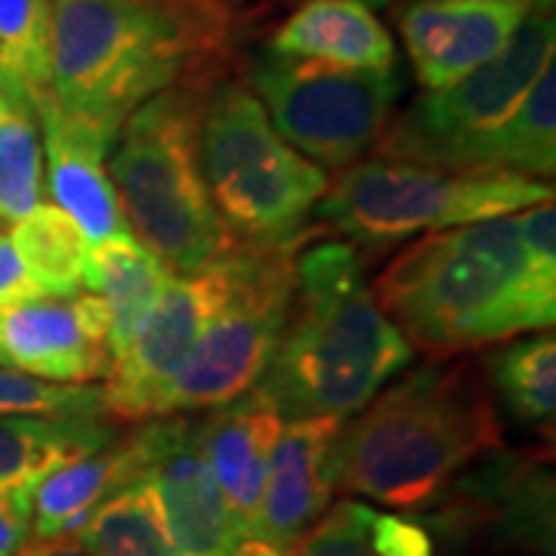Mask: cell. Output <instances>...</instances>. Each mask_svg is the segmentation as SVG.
Segmentation results:
<instances>
[{
    "label": "cell",
    "instance_id": "34",
    "mask_svg": "<svg viewBox=\"0 0 556 556\" xmlns=\"http://www.w3.org/2000/svg\"><path fill=\"white\" fill-rule=\"evenodd\" d=\"M362 3H368V7L375 10V7H390L393 0H362Z\"/></svg>",
    "mask_w": 556,
    "mask_h": 556
},
{
    "label": "cell",
    "instance_id": "8",
    "mask_svg": "<svg viewBox=\"0 0 556 556\" xmlns=\"http://www.w3.org/2000/svg\"><path fill=\"white\" fill-rule=\"evenodd\" d=\"M300 244L306 241H232L229 298L201 331L174 378L164 383L149 420L214 412L257 387L276 356L278 338L291 313Z\"/></svg>",
    "mask_w": 556,
    "mask_h": 556
},
{
    "label": "cell",
    "instance_id": "32",
    "mask_svg": "<svg viewBox=\"0 0 556 556\" xmlns=\"http://www.w3.org/2000/svg\"><path fill=\"white\" fill-rule=\"evenodd\" d=\"M38 298V288L22 266L20 254L13 248L10 229H0V306H10L16 300Z\"/></svg>",
    "mask_w": 556,
    "mask_h": 556
},
{
    "label": "cell",
    "instance_id": "21",
    "mask_svg": "<svg viewBox=\"0 0 556 556\" xmlns=\"http://www.w3.org/2000/svg\"><path fill=\"white\" fill-rule=\"evenodd\" d=\"M291 556H439V551L420 519L343 497L300 538Z\"/></svg>",
    "mask_w": 556,
    "mask_h": 556
},
{
    "label": "cell",
    "instance_id": "26",
    "mask_svg": "<svg viewBox=\"0 0 556 556\" xmlns=\"http://www.w3.org/2000/svg\"><path fill=\"white\" fill-rule=\"evenodd\" d=\"M75 535L90 556H179L155 489L146 479L130 482L100 504Z\"/></svg>",
    "mask_w": 556,
    "mask_h": 556
},
{
    "label": "cell",
    "instance_id": "25",
    "mask_svg": "<svg viewBox=\"0 0 556 556\" xmlns=\"http://www.w3.org/2000/svg\"><path fill=\"white\" fill-rule=\"evenodd\" d=\"M13 248L38 294L75 298L84 288V236L75 219L56 204H38L28 217L10 229Z\"/></svg>",
    "mask_w": 556,
    "mask_h": 556
},
{
    "label": "cell",
    "instance_id": "17",
    "mask_svg": "<svg viewBox=\"0 0 556 556\" xmlns=\"http://www.w3.org/2000/svg\"><path fill=\"white\" fill-rule=\"evenodd\" d=\"M112 353L80 325L72 298L16 300L0 306V368L53 383L105 378Z\"/></svg>",
    "mask_w": 556,
    "mask_h": 556
},
{
    "label": "cell",
    "instance_id": "15",
    "mask_svg": "<svg viewBox=\"0 0 556 556\" xmlns=\"http://www.w3.org/2000/svg\"><path fill=\"white\" fill-rule=\"evenodd\" d=\"M40 124V142L47 152V186L56 207L75 219L87 241H105L127 236V219L121 214L115 186L105 170V155L115 139L90 127L87 121L68 115L47 93L35 105Z\"/></svg>",
    "mask_w": 556,
    "mask_h": 556
},
{
    "label": "cell",
    "instance_id": "24",
    "mask_svg": "<svg viewBox=\"0 0 556 556\" xmlns=\"http://www.w3.org/2000/svg\"><path fill=\"white\" fill-rule=\"evenodd\" d=\"M556 170V72L554 65L532 84L517 115L507 121L479 155L477 174L554 177Z\"/></svg>",
    "mask_w": 556,
    "mask_h": 556
},
{
    "label": "cell",
    "instance_id": "23",
    "mask_svg": "<svg viewBox=\"0 0 556 556\" xmlns=\"http://www.w3.org/2000/svg\"><path fill=\"white\" fill-rule=\"evenodd\" d=\"M485 383L492 396L522 427L551 430L556 412V340L538 331L535 338L519 334L485 358Z\"/></svg>",
    "mask_w": 556,
    "mask_h": 556
},
{
    "label": "cell",
    "instance_id": "35",
    "mask_svg": "<svg viewBox=\"0 0 556 556\" xmlns=\"http://www.w3.org/2000/svg\"><path fill=\"white\" fill-rule=\"evenodd\" d=\"M402 3H408V0H402Z\"/></svg>",
    "mask_w": 556,
    "mask_h": 556
},
{
    "label": "cell",
    "instance_id": "31",
    "mask_svg": "<svg viewBox=\"0 0 556 556\" xmlns=\"http://www.w3.org/2000/svg\"><path fill=\"white\" fill-rule=\"evenodd\" d=\"M31 538V485L0 489V556H16Z\"/></svg>",
    "mask_w": 556,
    "mask_h": 556
},
{
    "label": "cell",
    "instance_id": "19",
    "mask_svg": "<svg viewBox=\"0 0 556 556\" xmlns=\"http://www.w3.org/2000/svg\"><path fill=\"white\" fill-rule=\"evenodd\" d=\"M266 50L362 72L396 68L393 35L362 0H303L273 31Z\"/></svg>",
    "mask_w": 556,
    "mask_h": 556
},
{
    "label": "cell",
    "instance_id": "33",
    "mask_svg": "<svg viewBox=\"0 0 556 556\" xmlns=\"http://www.w3.org/2000/svg\"><path fill=\"white\" fill-rule=\"evenodd\" d=\"M16 556H90L78 535L62 538H31Z\"/></svg>",
    "mask_w": 556,
    "mask_h": 556
},
{
    "label": "cell",
    "instance_id": "4",
    "mask_svg": "<svg viewBox=\"0 0 556 556\" xmlns=\"http://www.w3.org/2000/svg\"><path fill=\"white\" fill-rule=\"evenodd\" d=\"M412 362L415 350L383 316L356 244L316 241L300 248L291 313L257 383L281 417L346 420Z\"/></svg>",
    "mask_w": 556,
    "mask_h": 556
},
{
    "label": "cell",
    "instance_id": "11",
    "mask_svg": "<svg viewBox=\"0 0 556 556\" xmlns=\"http://www.w3.org/2000/svg\"><path fill=\"white\" fill-rule=\"evenodd\" d=\"M232 248V244H229ZM229 248L204 269L182 276L167 285V291L152 306V313L139 321L130 340L112 353L102 402L109 420H149L152 405L174 378L182 358L195 346L201 331L217 316L229 298L232 260Z\"/></svg>",
    "mask_w": 556,
    "mask_h": 556
},
{
    "label": "cell",
    "instance_id": "5",
    "mask_svg": "<svg viewBox=\"0 0 556 556\" xmlns=\"http://www.w3.org/2000/svg\"><path fill=\"white\" fill-rule=\"evenodd\" d=\"M217 80H182L142 102L124 121L105 167L130 236L186 276L236 241L214 211L199 155L201 115Z\"/></svg>",
    "mask_w": 556,
    "mask_h": 556
},
{
    "label": "cell",
    "instance_id": "7",
    "mask_svg": "<svg viewBox=\"0 0 556 556\" xmlns=\"http://www.w3.org/2000/svg\"><path fill=\"white\" fill-rule=\"evenodd\" d=\"M551 199L554 186L544 179L437 170L371 155L328 182V192L313 214V232H338L362 244H399L412 236L514 217Z\"/></svg>",
    "mask_w": 556,
    "mask_h": 556
},
{
    "label": "cell",
    "instance_id": "10",
    "mask_svg": "<svg viewBox=\"0 0 556 556\" xmlns=\"http://www.w3.org/2000/svg\"><path fill=\"white\" fill-rule=\"evenodd\" d=\"M278 137L321 170H346L362 161L393 118L402 75L340 68L328 62L278 56L260 50L248 80Z\"/></svg>",
    "mask_w": 556,
    "mask_h": 556
},
{
    "label": "cell",
    "instance_id": "22",
    "mask_svg": "<svg viewBox=\"0 0 556 556\" xmlns=\"http://www.w3.org/2000/svg\"><path fill=\"white\" fill-rule=\"evenodd\" d=\"M118 433L115 420L0 417V489L35 485L53 467L97 452Z\"/></svg>",
    "mask_w": 556,
    "mask_h": 556
},
{
    "label": "cell",
    "instance_id": "9",
    "mask_svg": "<svg viewBox=\"0 0 556 556\" xmlns=\"http://www.w3.org/2000/svg\"><path fill=\"white\" fill-rule=\"evenodd\" d=\"M554 0H538L495 60L387 121L375 159L477 174L485 142L517 115L532 84L554 65Z\"/></svg>",
    "mask_w": 556,
    "mask_h": 556
},
{
    "label": "cell",
    "instance_id": "20",
    "mask_svg": "<svg viewBox=\"0 0 556 556\" xmlns=\"http://www.w3.org/2000/svg\"><path fill=\"white\" fill-rule=\"evenodd\" d=\"M174 273L149 248H142L130 232L115 239L97 241L84 260V288L105 300L112 313L109 353H118L139 328V321L152 313Z\"/></svg>",
    "mask_w": 556,
    "mask_h": 556
},
{
    "label": "cell",
    "instance_id": "28",
    "mask_svg": "<svg viewBox=\"0 0 556 556\" xmlns=\"http://www.w3.org/2000/svg\"><path fill=\"white\" fill-rule=\"evenodd\" d=\"M53 0H0V84L38 105L50 93Z\"/></svg>",
    "mask_w": 556,
    "mask_h": 556
},
{
    "label": "cell",
    "instance_id": "16",
    "mask_svg": "<svg viewBox=\"0 0 556 556\" xmlns=\"http://www.w3.org/2000/svg\"><path fill=\"white\" fill-rule=\"evenodd\" d=\"M281 427L285 417L269 393L260 387L195 420L201 455L232 510L239 538L248 535L254 526L266 467L281 437Z\"/></svg>",
    "mask_w": 556,
    "mask_h": 556
},
{
    "label": "cell",
    "instance_id": "30",
    "mask_svg": "<svg viewBox=\"0 0 556 556\" xmlns=\"http://www.w3.org/2000/svg\"><path fill=\"white\" fill-rule=\"evenodd\" d=\"M519 239L529 257V269L535 281L556 294V207L554 199L532 204L517 214Z\"/></svg>",
    "mask_w": 556,
    "mask_h": 556
},
{
    "label": "cell",
    "instance_id": "27",
    "mask_svg": "<svg viewBox=\"0 0 556 556\" xmlns=\"http://www.w3.org/2000/svg\"><path fill=\"white\" fill-rule=\"evenodd\" d=\"M43 195V142L35 105L0 84V219L20 223Z\"/></svg>",
    "mask_w": 556,
    "mask_h": 556
},
{
    "label": "cell",
    "instance_id": "6",
    "mask_svg": "<svg viewBox=\"0 0 556 556\" xmlns=\"http://www.w3.org/2000/svg\"><path fill=\"white\" fill-rule=\"evenodd\" d=\"M201 174L219 223L244 244L313 241L328 174L278 137L254 90L219 78L201 115Z\"/></svg>",
    "mask_w": 556,
    "mask_h": 556
},
{
    "label": "cell",
    "instance_id": "14",
    "mask_svg": "<svg viewBox=\"0 0 556 556\" xmlns=\"http://www.w3.org/2000/svg\"><path fill=\"white\" fill-rule=\"evenodd\" d=\"M338 417H306L281 427L260 495L257 517L244 538H257L281 554H294L300 538L328 510L334 485ZM241 541V538H239Z\"/></svg>",
    "mask_w": 556,
    "mask_h": 556
},
{
    "label": "cell",
    "instance_id": "29",
    "mask_svg": "<svg viewBox=\"0 0 556 556\" xmlns=\"http://www.w3.org/2000/svg\"><path fill=\"white\" fill-rule=\"evenodd\" d=\"M0 417H56V420H109L102 387L53 383L13 368H0Z\"/></svg>",
    "mask_w": 556,
    "mask_h": 556
},
{
    "label": "cell",
    "instance_id": "18",
    "mask_svg": "<svg viewBox=\"0 0 556 556\" xmlns=\"http://www.w3.org/2000/svg\"><path fill=\"white\" fill-rule=\"evenodd\" d=\"M146 424L124 430L90 455L65 460L31 485V538L75 535L93 510L146 473Z\"/></svg>",
    "mask_w": 556,
    "mask_h": 556
},
{
    "label": "cell",
    "instance_id": "1",
    "mask_svg": "<svg viewBox=\"0 0 556 556\" xmlns=\"http://www.w3.org/2000/svg\"><path fill=\"white\" fill-rule=\"evenodd\" d=\"M232 38L229 0H53L50 93L118 139L124 121L161 90L223 78Z\"/></svg>",
    "mask_w": 556,
    "mask_h": 556
},
{
    "label": "cell",
    "instance_id": "12",
    "mask_svg": "<svg viewBox=\"0 0 556 556\" xmlns=\"http://www.w3.org/2000/svg\"><path fill=\"white\" fill-rule=\"evenodd\" d=\"M149 460L142 479L155 489L161 517L179 556H232L239 529L217 479L201 455L195 420H142Z\"/></svg>",
    "mask_w": 556,
    "mask_h": 556
},
{
    "label": "cell",
    "instance_id": "3",
    "mask_svg": "<svg viewBox=\"0 0 556 556\" xmlns=\"http://www.w3.org/2000/svg\"><path fill=\"white\" fill-rule=\"evenodd\" d=\"M371 294L408 346L430 358H455L556 321V294L532 276L517 217L424 236L387 263Z\"/></svg>",
    "mask_w": 556,
    "mask_h": 556
},
{
    "label": "cell",
    "instance_id": "13",
    "mask_svg": "<svg viewBox=\"0 0 556 556\" xmlns=\"http://www.w3.org/2000/svg\"><path fill=\"white\" fill-rule=\"evenodd\" d=\"M538 0H408L399 35L417 84L433 93L473 75L517 35Z\"/></svg>",
    "mask_w": 556,
    "mask_h": 556
},
{
    "label": "cell",
    "instance_id": "2",
    "mask_svg": "<svg viewBox=\"0 0 556 556\" xmlns=\"http://www.w3.org/2000/svg\"><path fill=\"white\" fill-rule=\"evenodd\" d=\"M497 445L501 420L485 375L470 362L433 358L402 371L340 424L334 485L396 510H424Z\"/></svg>",
    "mask_w": 556,
    "mask_h": 556
}]
</instances>
